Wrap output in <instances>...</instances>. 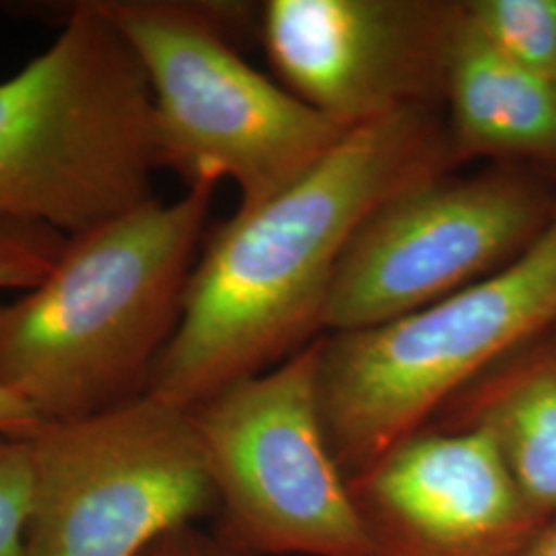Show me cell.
<instances>
[{
    "mask_svg": "<svg viewBox=\"0 0 556 556\" xmlns=\"http://www.w3.org/2000/svg\"><path fill=\"white\" fill-rule=\"evenodd\" d=\"M464 9L503 59L556 85V0H464Z\"/></svg>",
    "mask_w": 556,
    "mask_h": 556,
    "instance_id": "4fadbf2b",
    "label": "cell"
},
{
    "mask_svg": "<svg viewBox=\"0 0 556 556\" xmlns=\"http://www.w3.org/2000/svg\"><path fill=\"white\" fill-rule=\"evenodd\" d=\"M454 167L445 118L410 110L351 128L287 190L238 208L200 252L147 394L194 410L312 344L361 227Z\"/></svg>",
    "mask_w": 556,
    "mask_h": 556,
    "instance_id": "6da1fadb",
    "label": "cell"
},
{
    "mask_svg": "<svg viewBox=\"0 0 556 556\" xmlns=\"http://www.w3.org/2000/svg\"><path fill=\"white\" fill-rule=\"evenodd\" d=\"M96 2L151 85L157 167L188 188L231 179L239 208L256 206L303 178L351 130L239 54L233 29L243 4Z\"/></svg>",
    "mask_w": 556,
    "mask_h": 556,
    "instance_id": "5b68a950",
    "label": "cell"
},
{
    "mask_svg": "<svg viewBox=\"0 0 556 556\" xmlns=\"http://www.w3.org/2000/svg\"><path fill=\"white\" fill-rule=\"evenodd\" d=\"M66 238L41 225L0 220V289H34L56 264Z\"/></svg>",
    "mask_w": 556,
    "mask_h": 556,
    "instance_id": "5bb4252c",
    "label": "cell"
},
{
    "mask_svg": "<svg viewBox=\"0 0 556 556\" xmlns=\"http://www.w3.org/2000/svg\"><path fill=\"white\" fill-rule=\"evenodd\" d=\"M447 137L457 165L530 167L556 179V85L493 50L464 17L447 66Z\"/></svg>",
    "mask_w": 556,
    "mask_h": 556,
    "instance_id": "8fae6325",
    "label": "cell"
},
{
    "mask_svg": "<svg viewBox=\"0 0 556 556\" xmlns=\"http://www.w3.org/2000/svg\"><path fill=\"white\" fill-rule=\"evenodd\" d=\"M555 337H556V332H555Z\"/></svg>",
    "mask_w": 556,
    "mask_h": 556,
    "instance_id": "d6986e66",
    "label": "cell"
},
{
    "mask_svg": "<svg viewBox=\"0 0 556 556\" xmlns=\"http://www.w3.org/2000/svg\"><path fill=\"white\" fill-rule=\"evenodd\" d=\"M41 417L20 396L0 388V435H27Z\"/></svg>",
    "mask_w": 556,
    "mask_h": 556,
    "instance_id": "e0dca14e",
    "label": "cell"
},
{
    "mask_svg": "<svg viewBox=\"0 0 556 556\" xmlns=\"http://www.w3.org/2000/svg\"><path fill=\"white\" fill-rule=\"evenodd\" d=\"M556 215V179L489 165L441 176L386 202L338 266L321 332L346 334L410 316L519 258Z\"/></svg>",
    "mask_w": 556,
    "mask_h": 556,
    "instance_id": "ba28073f",
    "label": "cell"
},
{
    "mask_svg": "<svg viewBox=\"0 0 556 556\" xmlns=\"http://www.w3.org/2000/svg\"><path fill=\"white\" fill-rule=\"evenodd\" d=\"M351 486L378 556H521L548 523L480 429L427 427Z\"/></svg>",
    "mask_w": 556,
    "mask_h": 556,
    "instance_id": "30bf717a",
    "label": "cell"
},
{
    "mask_svg": "<svg viewBox=\"0 0 556 556\" xmlns=\"http://www.w3.org/2000/svg\"><path fill=\"white\" fill-rule=\"evenodd\" d=\"M521 556H556V519L548 521Z\"/></svg>",
    "mask_w": 556,
    "mask_h": 556,
    "instance_id": "ac0fdd59",
    "label": "cell"
},
{
    "mask_svg": "<svg viewBox=\"0 0 556 556\" xmlns=\"http://www.w3.org/2000/svg\"><path fill=\"white\" fill-rule=\"evenodd\" d=\"M555 332L556 215L495 275L410 316L319 337V404L344 475H365L475 381Z\"/></svg>",
    "mask_w": 556,
    "mask_h": 556,
    "instance_id": "277c9868",
    "label": "cell"
},
{
    "mask_svg": "<svg viewBox=\"0 0 556 556\" xmlns=\"http://www.w3.org/2000/svg\"><path fill=\"white\" fill-rule=\"evenodd\" d=\"M464 0H268L260 38L282 85L355 128L438 110Z\"/></svg>",
    "mask_w": 556,
    "mask_h": 556,
    "instance_id": "9c48e42d",
    "label": "cell"
},
{
    "mask_svg": "<svg viewBox=\"0 0 556 556\" xmlns=\"http://www.w3.org/2000/svg\"><path fill=\"white\" fill-rule=\"evenodd\" d=\"M217 184L66 238L48 277L0 305V388L41 420L144 396L178 326Z\"/></svg>",
    "mask_w": 556,
    "mask_h": 556,
    "instance_id": "7a4b0ae2",
    "label": "cell"
},
{
    "mask_svg": "<svg viewBox=\"0 0 556 556\" xmlns=\"http://www.w3.org/2000/svg\"><path fill=\"white\" fill-rule=\"evenodd\" d=\"M25 439L23 556H142L219 511L192 413L149 394L89 417L41 420Z\"/></svg>",
    "mask_w": 556,
    "mask_h": 556,
    "instance_id": "8992f818",
    "label": "cell"
},
{
    "mask_svg": "<svg viewBox=\"0 0 556 556\" xmlns=\"http://www.w3.org/2000/svg\"><path fill=\"white\" fill-rule=\"evenodd\" d=\"M142 556H254L239 548L229 538L204 532L197 523L184 526L157 540Z\"/></svg>",
    "mask_w": 556,
    "mask_h": 556,
    "instance_id": "2e32d148",
    "label": "cell"
},
{
    "mask_svg": "<svg viewBox=\"0 0 556 556\" xmlns=\"http://www.w3.org/2000/svg\"><path fill=\"white\" fill-rule=\"evenodd\" d=\"M153 93L96 0L66 9L59 38L0 80V220L91 231L153 197Z\"/></svg>",
    "mask_w": 556,
    "mask_h": 556,
    "instance_id": "3957f363",
    "label": "cell"
},
{
    "mask_svg": "<svg viewBox=\"0 0 556 556\" xmlns=\"http://www.w3.org/2000/svg\"><path fill=\"white\" fill-rule=\"evenodd\" d=\"M435 429H480L493 439L526 501L556 519V337L503 361L457 394Z\"/></svg>",
    "mask_w": 556,
    "mask_h": 556,
    "instance_id": "7c38bea8",
    "label": "cell"
},
{
    "mask_svg": "<svg viewBox=\"0 0 556 556\" xmlns=\"http://www.w3.org/2000/svg\"><path fill=\"white\" fill-rule=\"evenodd\" d=\"M29 503V443L25 435H0V556H23Z\"/></svg>",
    "mask_w": 556,
    "mask_h": 556,
    "instance_id": "9a60e30c",
    "label": "cell"
},
{
    "mask_svg": "<svg viewBox=\"0 0 556 556\" xmlns=\"http://www.w3.org/2000/svg\"><path fill=\"white\" fill-rule=\"evenodd\" d=\"M318 342L192 413L219 532L254 556H378L326 433Z\"/></svg>",
    "mask_w": 556,
    "mask_h": 556,
    "instance_id": "52a82bcc",
    "label": "cell"
}]
</instances>
